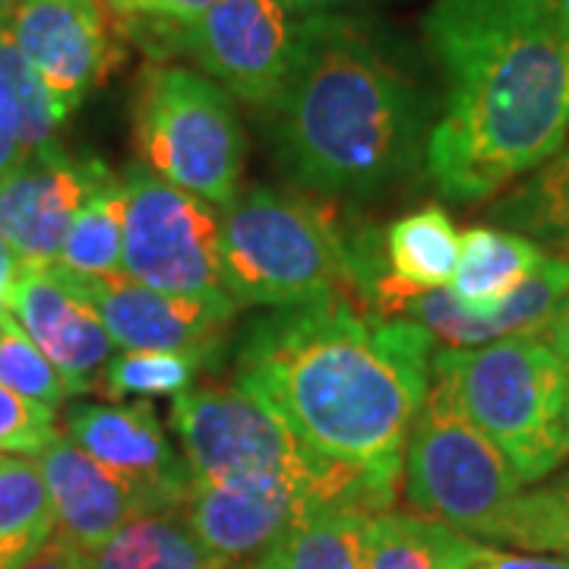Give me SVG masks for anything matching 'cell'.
Segmentation results:
<instances>
[{"mask_svg": "<svg viewBox=\"0 0 569 569\" xmlns=\"http://www.w3.org/2000/svg\"><path fill=\"white\" fill-rule=\"evenodd\" d=\"M488 545L447 522L415 512H373L367 519L365 569H478Z\"/></svg>", "mask_w": 569, "mask_h": 569, "instance_id": "21", "label": "cell"}, {"mask_svg": "<svg viewBox=\"0 0 569 569\" xmlns=\"http://www.w3.org/2000/svg\"><path fill=\"white\" fill-rule=\"evenodd\" d=\"M104 329L123 351H181L209 361L222 348L238 305L231 298H183L133 282L123 272L80 276Z\"/></svg>", "mask_w": 569, "mask_h": 569, "instance_id": "15", "label": "cell"}, {"mask_svg": "<svg viewBox=\"0 0 569 569\" xmlns=\"http://www.w3.org/2000/svg\"><path fill=\"white\" fill-rule=\"evenodd\" d=\"M20 269H22V260L13 253V247L3 241V234H0V305H3L7 291H10L13 282H17Z\"/></svg>", "mask_w": 569, "mask_h": 569, "instance_id": "35", "label": "cell"}, {"mask_svg": "<svg viewBox=\"0 0 569 569\" xmlns=\"http://www.w3.org/2000/svg\"><path fill=\"white\" fill-rule=\"evenodd\" d=\"M389 276L373 284V301L380 313L406 295L447 288L459 263V231L447 209L425 206L387 228Z\"/></svg>", "mask_w": 569, "mask_h": 569, "instance_id": "19", "label": "cell"}, {"mask_svg": "<svg viewBox=\"0 0 569 569\" xmlns=\"http://www.w3.org/2000/svg\"><path fill=\"white\" fill-rule=\"evenodd\" d=\"M478 569H569L567 557H535V553H507L490 548Z\"/></svg>", "mask_w": 569, "mask_h": 569, "instance_id": "33", "label": "cell"}, {"mask_svg": "<svg viewBox=\"0 0 569 569\" xmlns=\"http://www.w3.org/2000/svg\"><path fill=\"white\" fill-rule=\"evenodd\" d=\"M171 430L181 440L193 485L234 475H279L313 488L332 507L377 512L355 478L310 456L282 418L238 383H206L174 396Z\"/></svg>", "mask_w": 569, "mask_h": 569, "instance_id": "6", "label": "cell"}, {"mask_svg": "<svg viewBox=\"0 0 569 569\" xmlns=\"http://www.w3.org/2000/svg\"><path fill=\"white\" fill-rule=\"evenodd\" d=\"M212 3H216V0H162V10L156 13V20L183 26V22L197 20L200 13H206Z\"/></svg>", "mask_w": 569, "mask_h": 569, "instance_id": "34", "label": "cell"}, {"mask_svg": "<svg viewBox=\"0 0 569 569\" xmlns=\"http://www.w3.org/2000/svg\"><path fill=\"white\" fill-rule=\"evenodd\" d=\"M123 212L127 200L121 174L111 171L77 212L63 238L58 263L89 279L118 276L123 260Z\"/></svg>", "mask_w": 569, "mask_h": 569, "instance_id": "27", "label": "cell"}, {"mask_svg": "<svg viewBox=\"0 0 569 569\" xmlns=\"http://www.w3.org/2000/svg\"><path fill=\"white\" fill-rule=\"evenodd\" d=\"M493 541L522 553H557L569 560V459L512 500Z\"/></svg>", "mask_w": 569, "mask_h": 569, "instance_id": "28", "label": "cell"}, {"mask_svg": "<svg viewBox=\"0 0 569 569\" xmlns=\"http://www.w3.org/2000/svg\"><path fill=\"white\" fill-rule=\"evenodd\" d=\"M3 307L17 317L26 336L58 367L70 396L92 392L114 342L77 272L54 263H22Z\"/></svg>", "mask_w": 569, "mask_h": 569, "instance_id": "13", "label": "cell"}, {"mask_svg": "<svg viewBox=\"0 0 569 569\" xmlns=\"http://www.w3.org/2000/svg\"><path fill=\"white\" fill-rule=\"evenodd\" d=\"M272 152L295 183L326 197H373L425 159L421 86L367 22L301 20L279 99L266 108Z\"/></svg>", "mask_w": 569, "mask_h": 569, "instance_id": "3", "label": "cell"}, {"mask_svg": "<svg viewBox=\"0 0 569 569\" xmlns=\"http://www.w3.org/2000/svg\"><path fill=\"white\" fill-rule=\"evenodd\" d=\"M0 383L54 415L70 396L58 367L41 355L7 307L0 313Z\"/></svg>", "mask_w": 569, "mask_h": 569, "instance_id": "30", "label": "cell"}, {"mask_svg": "<svg viewBox=\"0 0 569 569\" xmlns=\"http://www.w3.org/2000/svg\"><path fill=\"white\" fill-rule=\"evenodd\" d=\"M488 219L535 244L569 253V137L548 162L490 206Z\"/></svg>", "mask_w": 569, "mask_h": 569, "instance_id": "23", "label": "cell"}, {"mask_svg": "<svg viewBox=\"0 0 569 569\" xmlns=\"http://www.w3.org/2000/svg\"><path fill=\"white\" fill-rule=\"evenodd\" d=\"M86 557L92 569H228L193 535L183 509L140 516Z\"/></svg>", "mask_w": 569, "mask_h": 569, "instance_id": "22", "label": "cell"}, {"mask_svg": "<svg viewBox=\"0 0 569 569\" xmlns=\"http://www.w3.org/2000/svg\"><path fill=\"white\" fill-rule=\"evenodd\" d=\"M298 32L301 20L279 0H216L197 20L164 22V36L193 58L203 77L260 111L282 92Z\"/></svg>", "mask_w": 569, "mask_h": 569, "instance_id": "10", "label": "cell"}, {"mask_svg": "<svg viewBox=\"0 0 569 569\" xmlns=\"http://www.w3.org/2000/svg\"><path fill=\"white\" fill-rule=\"evenodd\" d=\"M17 3H20V0H0V20H7V17L13 13Z\"/></svg>", "mask_w": 569, "mask_h": 569, "instance_id": "41", "label": "cell"}, {"mask_svg": "<svg viewBox=\"0 0 569 569\" xmlns=\"http://www.w3.org/2000/svg\"><path fill=\"white\" fill-rule=\"evenodd\" d=\"M430 373L443 377L475 427L503 452L522 485H541L569 459L563 437L567 358L545 336L475 348H440Z\"/></svg>", "mask_w": 569, "mask_h": 569, "instance_id": "5", "label": "cell"}, {"mask_svg": "<svg viewBox=\"0 0 569 569\" xmlns=\"http://www.w3.org/2000/svg\"><path fill=\"white\" fill-rule=\"evenodd\" d=\"M0 456H3V452H0Z\"/></svg>", "mask_w": 569, "mask_h": 569, "instance_id": "44", "label": "cell"}, {"mask_svg": "<svg viewBox=\"0 0 569 569\" xmlns=\"http://www.w3.org/2000/svg\"><path fill=\"white\" fill-rule=\"evenodd\" d=\"M0 121L10 140L17 142L22 159L54 146V133L67 118L51 102L44 82L22 58L17 41L10 39L7 20H0Z\"/></svg>", "mask_w": 569, "mask_h": 569, "instance_id": "26", "label": "cell"}, {"mask_svg": "<svg viewBox=\"0 0 569 569\" xmlns=\"http://www.w3.org/2000/svg\"><path fill=\"white\" fill-rule=\"evenodd\" d=\"M0 313H3V305H0Z\"/></svg>", "mask_w": 569, "mask_h": 569, "instance_id": "43", "label": "cell"}, {"mask_svg": "<svg viewBox=\"0 0 569 569\" xmlns=\"http://www.w3.org/2000/svg\"><path fill=\"white\" fill-rule=\"evenodd\" d=\"M121 183L123 276L183 298H228L219 266V209L162 181L146 164H127Z\"/></svg>", "mask_w": 569, "mask_h": 569, "instance_id": "9", "label": "cell"}, {"mask_svg": "<svg viewBox=\"0 0 569 569\" xmlns=\"http://www.w3.org/2000/svg\"><path fill=\"white\" fill-rule=\"evenodd\" d=\"M222 216V288L238 307H301L346 298L367 307L373 279L326 206L250 187Z\"/></svg>", "mask_w": 569, "mask_h": 569, "instance_id": "4", "label": "cell"}, {"mask_svg": "<svg viewBox=\"0 0 569 569\" xmlns=\"http://www.w3.org/2000/svg\"><path fill=\"white\" fill-rule=\"evenodd\" d=\"M118 13L140 20V17H156L162 10V0H108Z\"/></svg>", "mask_w": 569, "mask_h": 569, "instance_id": "37", "label": "cell"}, {"mask_svg": "<svg viewBox=\"0 0 569 569\" xmlns=\"http://www.w3.org/2000/svg\"><path fill=\"white\" fill-rule=\"evenodd\" d=\"M111 171L48 146L0 178V234L22 263H54L82 203Z\"/></svg>", "mask_w": 569, "mask_h": 569, "instance_id": "16", "label": "cell"}, {"mask_svg": "<svg viewBox=\"0 0 569 569\" xmlns=\"http://www.w3.org/2000/svg\"><path fill=\"white\" fill-rule=\"evenodd\" d=\"M7 29L63 118L108 77L114 61L102 0H20Z\"/></svg>", "mask_w": 569, "mask_h": 569, "instance_id": "14", "label": "cell"}, {"mask_svg": "<svg viewBox=\"0 0 569 569\" xmlns=\"http://www.w3.org/2000/svg\"><path fill=\"white\" fill-rule=\"evenodd\" d=\"M203 361L181 351H123L104 365L96 383V396L111 402L121 399H156V396H181L193 387Z\"/></svg>", "mask_w": 569, "mask_h": 569, "instance_id": "29", "label": "cell"}, {"mask_svg": "<svg viewBox=\"0 0 569 569\" xmlns=\"http://www.w3.org/2000/svg\"><path fill=\"white\" fill-rule=\"evenodd\" d=\"M58 529L54 507L39 466L20 456H0V569H20Z\"/></svg>", "mask_w": 569, "mask_h": 569, "instance_id": "25", "label": "cell"}, {"mask_svg": "<svg viewBox=\"0 0 569 569\" xmlns=\"http://www.w3.org/2000/svg\"><path fill=\"white\" fill-rule=\"evenodd\" d=\"M522 488L503 452L459 406L452 387L430 373L402 466V493L411 512L493 541Z\"/></svg>", "mask_w": 569, "mask_h": 569, "instance_id": "7", "label": "cell"}, {"mask_svg": "<svg viewBox=\"0 0 569 569\" xmlns=\"http://www.w3.org/2000/svg\"><path fill=\"white\" fill-rule=\"evenodd\" d=\"M279 3H284L291 13L310 17V13H332V10L348 7V3H358V0H279Z\"/></svg>", "mask_w": 569, "mask_h": 569, "instance_id": "36", "label": "cell"}, {"mask_svg": "<svg viewBox=\"0 0 569 569\" xmlns=\"http://www.w3.org/2000/svg\"><path fill=\"white\" fill-rule=\"evenodd\" d=\"M58 437L54 411L36 406L0 383V452L39 456Z\"/></svg>", "mask_w": 569, "mask_h": 569, "instance_id": "31", "label": "cell"}, {"mask_svg": "<svg viewBox=\"0 0 569 569\" xmlns=\"http://www.w3.org/2000/svg\"><path fill=\"white\" fill-rule=\"evenodd\" d=\"M142 164L224 212L238 200L247 137L234 99L219 82L187 67H156L137 108Z\"/></svg>", "mask_w": 569, "mask_h": 569, "instance_id": "8", "label": "cell"}, {"mask_svg": "<svg viewBox=\"0 0 569 569\" xmlns=\"http://www.w3.org/2000/svg\"><path fill=\"white\" fill-rule=\"evenodd\" d=\"M367 512L317 507L244 569H365Z\"/></svg>", "mask_w": 569, "mask_h": 569, "instance_id": "24", "label": "cell"}, {"mask_svg": "<svg viewBox=\"0 0 569 569\" xmlns=\"http://www.w3.org/2000/svg\"><path fill=\"white\" fill-rule=\"evenodd\" d=\"M63 430L86 456L137 490L149 512L187 507L193 475L187 459L164 437L162 418L152 402H70L63 406Z\"/></svg>", "mask_w": 569, "mask_h": 569, "instance_id": "12", "label": "cell"}, {"mask_svg": "<svg viewBox=\"0 0 569 569\" xmlns=\"http://www.w3.org/2000/svg\"><path fill=\"white\" fill-rule=\"evenodd\" d=\"M548 260L545 247L526 234H516L497 224H475L459 234V263L449 291L459 305L485 317L500 307L538 266Z\"/></svg>", "mask_w": 569, "mask_h": 569, "instance_id": "20", "label": "cell"}, {"mask_svg": "<svg viewBox=\"0 0 569 569\" xmlns=\"http://www.w3.org/2000/svg\"><path fill=\"white\" fill-rule=\"evenodd\" d=\"M20 569H92L89 567V557H86V550H80L77 545H70L67 538H61L58 531H54V538L44 545V548L29 560V563H22Z\"/></svg>", "mask_w": 569, "mask_h": 569, "instance_id": "32", "label": "cell"}, {"mask_svg": "<svg viewBox=\"0 0 569 569\" xmlns=\"http://www.w3.org/2000/svg\"><path fill=\"white\" fill-rule=\"evenodd\" d=\"M433 342L421 323L346 298L279 307L244 329L234 383L387 512L430 389Z\"/></svg>", "mask_w": 569, "mask_h": 569, "instance_id": "1", "label": "cell"}, {"mask_svg": "<svg viewBox=\"0 0 569 569\" xmlns=\"http://www.w3.org/2000/svg\"><path fill=\"white\" fill-rule=\"evenodd\" d=\"M317 507L332 503L301 481L279 475H234L197 481L183 516L216 560L228 569H244Z\"/></svg>", "mask_w": 569, "mask_h": 569, "instance_id": "11", "label": "cell"}, {"mask_svg": "<svg viewBox=\"0 0 569 569\" xmlns=\"http://www.w3.org/2000/svg\"><path fill=\"white\" fill-rule=\"evenodd\" d=\"M567 301L569 253H548V260L519 284V291L485 317L466 310L449 288L406 295L389 305L387 313L421 323L433 339H443L447 348H475L516 336H545Z\"/></svg>", "mask_w": 569, "mask_h": 569, "instance_id": "17", "label": "cell"}, {"mask_svg": "<svg viewBox=\"0 0 569 569\" xmlns=\"http://www.w3.org/2000/svg\"><path fill=\"white\" fill-rule=\"evenodd\" d=\"M545 339H569V301L560 310V317L553 320V326L545 332Z\"/></svg>", "mask_w": 569, "mask_h": 569, "instance_id": "39", "label": "cell"}, {"mask_svg": "<svg viewBox=\"0 0 569 569\" xmlns=\"http://www.w3.org/2000/svg\"><path fill=\"white\" fill-rule=\"evenodd\" d=\"M425 41L443 114L425 168L449 203H481L569 137V32L557 0H433Z\"/></svg>", "mask_w": 569, "mask_h": 569, "instance_id": "2", "label": "cell"}, {"mask_svg": "<svg viewBox=\"0 0 569 569\" xmlns=\"http://www.w3.org/2000/svg\"><path fill=\"white\" fill-rule=\"evenodd\" d=\"M22 162V152L17 149V142L10 140V133H7V127L0 121V178L3 174H10L17 164Z\"/></svg>", "mask_w": 569, "mask_h": 569, "instance_id": "38", "label": "cell"}, {"mask_svg": "<svg viewBox=\"0 0 569 569\" xmlns=\"http://www.w3.org/2000/svg\"><path fill=\"white\" fill-rule=\"evenodd\" d=\"M548 342L557 348L563 358H567V367H569V339H548ZM563 437H567V449H569V383H567V411H563Z\"/></svg>", "mask_w": 569, "mask_h": 569, "instance_id": "40", "label": "cell"}, {"mask_svg": "<svg viewBox=\"0 0 569 569\" xmlns=\"http://www.w3.org/2000/svg\"><path fill=\"white\" fill-rule=\"evenodd\" d=\"M557 10H560V20H563V26H567L569 32V0H557Z\"/></svg>", "mask_w": 569, "mask_h": 569, "instance_id": "42", "label": "cell"}, {"mask_svg": "<svg viewBox=\"0 0 569 569\" xmlns=\"http://www.w3.org/2000/svg\"><path fill=\"white\" fill-rule=\"evenodd\" d=\"M36 459L54 507L58 535L86 553L102 548L127 522L152 516L137 490L86 456L67 433H58Z\"/></svg>", "mask_w": 569, "mask_h": 569, "instance_id": "18", "label": "cell"}]
</instances>
